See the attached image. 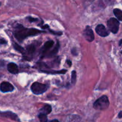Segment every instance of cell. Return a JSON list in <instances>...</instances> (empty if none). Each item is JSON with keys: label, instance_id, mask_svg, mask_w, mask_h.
<instances>
[{"label": "cell", "instance_id": "1", "mask_svg": "<svg viewBox=\"0 0 122 122\" xmlns=\"http://www.w3.org/2000/svg\"><path fill=\"white\" fill-rule=\"evenodd\" d=\"M44 32H45V31H41L38 29L26 28L21 25H20L19 26H17L14 31V36L15 39H17L19 42H21L27 37L36 35Z\"/></svg>", "mask_w": 122, "mask_h": 122}, {"label": "cell", "instance_id": "2", "mask_svg": "<svg viewBox=\"0 0 122 122\" xmlns=\"http://www.w3.org/2000/svg\"><path fill=\"white\" fill-rule=\"evenodd\" d=\"M110 102L107 96L104 95L100 97L94 103V108L97 110H105L109 106Z\"/></svg>", "mask_w": 122, "mask_h": 122}, {"label": "cell", "instance_id": "3", "mask_svg": "<svg viewBox=\"0 0 122 122\" xmlns=\"http://www.w3.org/2000/svg\"><path fill=\"white\" fill-rule=\"evenodd\" d=\"M49 88V86L46 84H42L39 82H35L31 86V90L34 94H41L45 93L48 89Z\"/></svg>", "mask_w": 122, "mask_h": 122}, {"label": "cell", "instance_id": "4", "mask_svg": "<svg viewBox=\"0 0 122 122\" xmlns=\"http://www.w3.org/2000/svg\"><path fill=\"white\" fill-rule=\"evenodd\" d=\"M36 48L35 46L32 44L27 45L26 49H24L23 52L22 53L23 56L25 59L27 61H31L33 59V56L35 53Z\"/></svg>", "mask_w": 122, "mask_h": 122}, {"label": "cell", "instance_id": "5", "mask_svg": "<svg viewBox=\"0 0 122 122\" xmlns=\"http://www.w3.org/2000/svg\"><path fill=\"white\" fill-rule=\"evenodd\" d=\"M120 22L115 18H110L107 21V26L110 31L113 33H116L119 31Z\"/></svg>", "mask_w": 122, "mask_h": 122}, {"label": "cell", "instance_id": "6", "mask_svg": "<svg viewBox=\"0 0 122 122\" xmlns=\"http://www.w3.org/2000/svg\"><path fill=\"white\" fill-rule=\"evenodd\" d=\"M83 37L88 42H92L94 39V34L93 31L89 26H86L83 31Z\"/></svg>", "mask_w": 122, "mask_h": 122}, {"label": "cell", "instance_id": "7", "mask_svg": "<svg viewBox=\"0 0 122 122\" xmlns=\"http://www.w3.org/2000/svg\"><path fill=\"white\" fill-rule=\"evenodd\" d=\"M95 31L98 35L102 37H106L109 35L108 31L106 29L105 26H104L102 24H100L97 26L96 28H95Z\"/></svg>", "mask_w": 122, "mask_h": 122}, {"label": "cell", "instance_id": "8", "mask_svg": "<svg viewBox=\"0 0 122 122\" xmlns=\"http://www.w3.org/2000/svg\"><path fill=\"white\" fill-rule=\"evenodd\" d=\"M14 89V86L9 82L4 81V82L1 83L0 84V90L3 93L13 92Z\"/></svg>", "mask_w": 122, "mask_h": 122}, {"label": "cell", "instance_id": "9", "mask_svg": "<svg viewBox=\"0 0 122 122\" xmlns=\"http://www.w3.org/2000/svg\"><path fill=\"white\" fill-rule=\"evenodd\" d=\"M54 45V41L50 40L46 42L45 43V44L44 45V46L42 47V48L41 51L42 56H45L46 53L48 52L49 50L53 47Z\"/></svg>", "mask_w": 122, "mask_h": 122}, {"label": "cell", "instance_id": "10", "mask_svg": "<svg viewBox=\"0 0 122 122\" xmlns=\"http://www.w3.org/2000/svg\"><path fill=\"white\" fill-rule=\"evenodd\" d=\"M7 69L10 73L13 74H16L19 72V69H18V67L15 63H10L7 65Z\"/></svg>", "mask_w": 122, "mask_h": 122}, {"label": "cell", "instance_id": "11", "mask_svg": "<svg viewBox=\"0 0 122 122\" xmlns=\"http://www.w3.org/2000/svg\"><path fill=\"white\" fill-rule=\"evenodd\" d=\"M1 115L2 116V117H7V118H10L12 120H15V121L19 120L17 116L15 114L13 113V112H12L7 111V112H1Z\"/></svg>", "mask_w": 122, "mask_h": 122}, {"label": "cell", "instance_id": "12", "mask_svg": "<svg viewBox=\"0 0 122 122\" xmlns=\"http://www.w3.org/2000/svg\"><path fill=\"white\" fill-rule=\"evenodd\" d=\"M52 111V108L51 106L50 105H45L44 107L41 109V113L44 114H48Z\"/></svg>", "mask_w": 122, "mask_h": 122}, {"label": "cell", "instance_id": "13", "mask_svg": "<svg viewBox=\"0 0 122 122\" xmlns=\"http://www.w3.org/2000/svg\"><path fill=\"white\" fill-rule=\"evenodd\" d=\"M113 13H114L115 16L117 18L118 20L119 21H122V11L119 8H115L113 10Z\"/></svg>", "mask_w": 122, "mask_h": 122}, {"label": "cell", "instance_id": "14", "mask_svg": "<svg viewBox=\"0 0 122 122\" xmlns=\"http://www.w3.org/2000/svg\"><path fill=\"white\" fill-rule=\"evenodd\" d=\"M42 72H43L48 73V74H64V73L66 72L67 70H66V69H63V70H61V71L42 70Z\"/></svg>", "mask_w": 122, "mask_h": 122}, {"label": "cell", "instance_id": "15", "mask_svg": "<svg viewBox=\"0 0 122 122\" xmlns=\"http://www.w3.org/2000/svg\"><path fill=\"white\" fill-rule=\"evenodd\" d=\"M58 49H59V44L57 43V45L52 49V50L50 51L48 54V56H54V55H56V53H57L58 51Z\"/></svg>", "mask_w": 122, "mask_h": 122}, {"label": "cell", "instance_id": "16", "mask_svg": "<svg viewBox=\"0 0 122 122\" xmlns=\"http://www.w3.org/2000/svg\"><path fill=\"white\" fill-rule=\"evenodd\" d=\"M38 117L39 118V121L40 122H47L48 118L46 114H44L40 113L38 116Z\"/></svg>", "mask_w": 122, "mask_h": 122}, {"label": "cell", "instance_id": "17", "mask_svg": "<svg viewBox=\"0 0 122 122\" xmlns=\"http://www.w3.org/2000/svg\"><path fill=\"white\" fill-rule=\"evenodd\" d=\"M14 48L17 50V51H19V52L21 53L22 54V53L24 51V48H23L22 47H21L20 45H19V44H17V43H14Z\"/></svg>", "mask_w": 122, "mask_h": 122}, {"label": "cell", "instance_id": "18", "mask_svg": "<svg viewBox=\"0 0 122 122\" xmlns=\"http://www.w3.org/2000/svg\"><path fill=\"white\" fill-rule=\"evenodd\" d=\"M76 71H73L72 72H71V83L73 84H75L76 83Z\"/></svg>", "mask_w": 122, "mask_h": 122}, {"label": "cell", "instance_id": "19", "mask_svg": "<svg viewBox=\"0 0 122 122\" xmlns=\"http://www.w3.org/2000/svg\"><path fill=\"white\" fill-rule=\"evenodd\" d=\"M26 19L30 22H36L37 20H38V19L37 18H34V17H26Z\"/></svg>", "mask_w": 122, "mask_h": 122}, {"label": "cell", "instance_id": "20", "mask_svg": "<svg viewBox=\"0 0 122 122\" xmlns=\"http://www.w3.org/2000/svg\"><path fill=\"white\" fill-rule=\"evenodd\" d=\"M67 63H68V65H69V67H70V66L71 65V61H69V60H67Z\"/></svg>", "mask_w": 122, "mask_h": 122}, {"label": "cell", "instance_id": "21", "mask_svg": "<svg viewBox=\"0 0 122 122\" xmlns=\"http://www.w3.org/2000/svg\"><path fill=\"white\" fill-rule=\"evenodd\" d=\"M50 122H60L58 120H52L50 121Z\"/></svg>", "mask_w": 122, "mask_h": 122}, {"label": "cell", "instance_id": "22", "mask_svg": "<svg viewBox=\"0 0 122 122\" xmlns=\"http://www.w3.org/2000/svg\"><path fill=\"white\" fill-rule=\"evenodd\" d=\"M122 111H120V112H119V117L120 118H122Z\"/></svg>", "mask_w": 122, "mask_h": 122}, {"label": "cell", "instance_id": "23", "mask_svg": "<svg viewBox=\"0 0 122 122\" xmlns=\"http://www.w3.org/2000/svg\"><path fill=\"white\" fill-rule=\"evenodd\" d=\"M85 1H88V2H92L94 0H84Z\"/></svg>", "mask_w": 122, "mask_h": 122}, {"label": "cell", "instance_id": "24", "mask_svg": "<svg viewBox=\"0 0 122 122\" xmlns=\"http://www.w3.org/2000/svg\"><path fill=\"white\" fill-rule=\"evenodd\" d=\"M121 44H122V39H120V43H119V45H121Z\"/></svg>", "mask_w": 122, "mask_h": 122}, {"label": "cell", "instance_id": "25", "mask_svg": "<svg viewBox=\"0 0 122 122\" xmlns=\"http://www.w3.org/2000/svg\"><path fill=\"white\" fill-rule=\"evenodd\" d=\"M0 6H1V3H0Z\"/></svg>", "mask_w": 122, "mask_h": 122}]
</instances>
